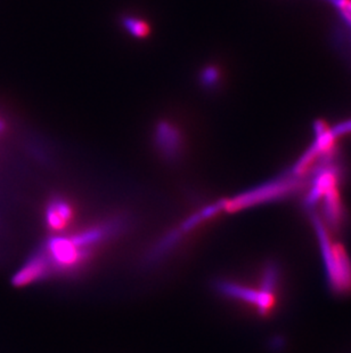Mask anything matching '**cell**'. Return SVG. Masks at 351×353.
Segmentation results:
<instances>
[{
	"label": "cell",
	"mask_w": 351,
	"mask_h": 353,
	"mask_svg": "<svg viewBox=\"0 0 351 353\" xmlns=\"http://www.w3.org/2000/svg\"><path fill=\"white\" fill-rule=\"evenodd\" d=\"M74 220V206L61 194L50 196L45 207V224L53 234H62Z\"/></svg>",
	"instance_id": "1"
},
{
	"label": "cell",
	"mask_w": 351,
	"mask_h": 353,
	"mask_svg": "<svg viewBox=\"0 0 351 353\" xmlns=\"http://www.w3.org/2000/svg\"><path fill=\"white\" fill-rule=\"evenodd\" d=\"M52 276L53 274L50 262L47 260L43 250L39 247L34 253L31 254L23 265L17 271V274H14L12 283L14 286L24 287L43 281Z\"/></svg>",
	"instance_id": "2"
},
{
	"label": "cell",
	"mask_w": 351,
	"mask_h": 353,
	"mask_svg": "<svg viewBox=\"0 0 351 353\" xmlns=\"http://www.w3.org/2000/svg\"><path fill=\"white\" fill-rule=\"evenodd\" d=\"M3 127H5V125H3V120L0 119V133L3 132Z\"/></svg>",
	"instance_id": "3"
}]
</instances>
